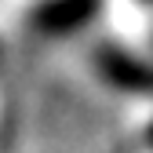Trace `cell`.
I'll return each mask as SVG.
<instances>
[{"mask_svg":"<svg viewBox=\"0 0 153 153\" xmlns=\"http://www.w3.org/2000/svg\"><path fill=\"white\" fill-rule=\"evenodd\" d=\"M95 66L113 88L131 91V95H153V66L135 59V55H128L120 48H99Z\"/></svg>","mask_w":153,"mask_h":153,"instance_id":"cell-2","label":"cell"},{"mask_svg":"<svg viewBox=\"0 0 153 153\" xmlns=\"http://www.w3.org/2000/svg\"><path fill=\"white\" fill-rule=\"evenodd\" d=\"M149 142H153V124H149Z\"/></svg>","mask_w":153,"mask_h":153,"instance_id":"cell-3","label":"cell"},{"mask_svg":"<svg viewBox=\"0 0 153 153\" xmlns=\"http://www.w3.org/2000/svg\"><path fill=\"white\" fill-rule=\"evenodd\" d=\"M102 0H40L33 7V26L48 36H69L99 15Z\"/></svg>","mask_w":153,"mask_h":153,"instance_id":"cell-1","label":"cell"},{"mask_svg":"<svg viewBox=\"0 0 153 153\" xmlns=\"http://www.w3.org/2000/svg\"><path fill=\"white\" fill-rule=\"evenodd\" d=\"M146 4H153V0H146Z\"/></svg>","mask_w":153,"mask_h":153,"instance_id":"cell-4","label":"cell"}]
</instances>
